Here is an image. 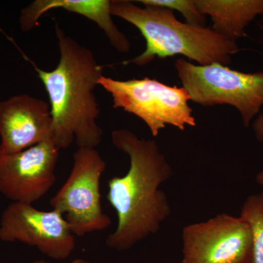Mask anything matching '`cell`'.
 <instances>
[{
	"mask_svg": "<svg viewBox=\"0 0 263 263\" xmlns=\"http://www.w3.org/2000/svg\"><path fill=\"white\" fill-rule=\"evenodd\" d=\"M114 146L129 157L130 166L122 177L109 179L107 195L118 223L108 235L109 248L124 252L156 234L171 208L160 186L174 174L172 167L155 140L140 138L129 129L111 133Z\"/></svg>",
	"mask_w": 263,
	"mask_h": 263,
	"instance_id": "obj_1",
	"label": "cell"
},
{
	"mask_svg": "<svg viewBox=\"0 0 263 263\" xmlns=\"http://www.w3.org/2000/svg\"><path fill=\"white\" fill-rule=\"evenodd\" d=\"M55 29L60 52L58 65L51 71L35 67L49 98L51 141L60 149L74 142L79 148H95L103 133L97 122L100 112L95 94L103 67L91 50L57 24Z\"/></svg>",
	"mask_w": 263,
	"mask_h": 263,
	"instance_id": "obj_2",
	"label": "cell"
},
{
	"mask_svg": "<svg viewBox=\"0 0 263 263\" xmlns=\"http://www.w3.org/2000/svg\"><path fill=\"white\" fill-rule=\"evenodd\" d=\"M112 15L136 27L146 41V49L124 65L143 67L155 58L182 56L199 65L219 63L228 66L232 57L240 51L232 41L211 27L183 23L174 12L160 7L144 8L127 0H111Z\"/></svg>",
	"mask_w": 263,
	"mask_h": 263,
	"instance_id": "obj_3",
	"label": "cell"
},
{
	"mask_svg": "<svg viewBox=\"0 0 263 263\" xmlns=\"http://www.w3.org/2000/svg\"><path fill=\"white\" fill-rule=\"evenodd\" d=\"M174 65L182 87L194 103L204 107H234L245 127L259 115L263 106V71L240 72L219 63L195 65L183 57Z\"/></svg>",
	"mask_w": 263,
	"mask_h": 263,
	"instance_id": "obj_4",
	"label": "cell"
},
{
	"mask_svg": "<svg viewBox=\"0 0 263 263\" xmlns=\"http://www.w3.org/2000/svg\"><path fill=\"white\" fill-rule=\"evenodd\" d=\"M98 85L113 99L114 108L122 109L141 119L154 137L167 125L184 131L186 126L196 127V119L183 87L168 85L155 79L143 78L116 80L102 76Z\"/></svg>",
	"mask_w": 263,
	"mask_h": 263,
	"instance_id": "obj_5",
	"label": "cell"
},
{
	"mask_svg": "<svg viewBox=\"0 0 263 263\" xmlns=\"http://www.w3.org/2000/svg\"><path fill=\"white\" fill-rule=\"evenodd\" d=\"M105 169L106 162L95 148H79L70 176L50 200L77 236L103 231L111 224L101 205L100 180Z\"/></svg>",
	"mask_w": 263,
	"mask_h": 263,
	"instance_id": "obj_6",
	"label": "cell"
},
{
	"mask_svg": "<svg viewBox=\"0 0 263 263\" xmlns=\"http://www.w3.org/2000/svg\"><path fill=\"white\" fill-rule=\"evenodd\" d=\"M181 263H252V235L240 216L220 214L184 227Z\"/></svg>",
	"mask_w": 263,
	"mask_h": 263,
	"instance_id": "obj_7",
	"label": "cell"
},
{
	"mask_svg": "<svg viewBox=\"0 0 263 263\" xmlns=\"http://www.w3.org/2000/svg\"><path fill=\"white\" fill-rule=\"evenodd\" d=\"M76 235L64 216L40 211L32 204L12 202L2 213L0 240L36 247L50 258L65 259L76 248Z\"/></svg>",
	"mask_w": 263,
	"mask_h": 263,
	"instance_id": "obj_8",
	"label": "cell"
},
{
	"mask_svg": "<svg viewBox=\"0 0 263 263\" xmlns=\"http://www.w3.org/2000/svg\"><path fill=\"white\" fill-rule=\"evenodd\" d=\"M60 148L51 141L7 155L0 152V194L12 202L32 204L56 181Z\"/></svg>",
	"mask_w": 263,
	"mask_h": 263,
	"instance_id": "obj_9",
	"label": "cell"
},
{
	"mask_svg": "<svg viewBox=\"0 0 263 263\" xmlns=\"http://www.w3.org/2000/svg\"><path fill=\"white\" fill-rule=\"evenodd\" d=\"M50 104L28 95L0 102V152L13 155L51 141Z\"/></svg>",
	"mask_w": 263,
	"mask_h": 263,
	"instance_id": "obj_10",
	"label": "cell"
},
{
	"mask_svg": "<svg viewBox=\"0 0 263 263\" xmlns=\"http://www.w3.org/2000/svg\"><path fill=\"white\" fill-rule=\"evenodd\" d=\"M110 0H35L22 9L21 29L29 32L39 26V19L48 10L62 8L94 22L105 33L110 45L120 53L130 51L129 40L112 19Z\"/></svg>",
	"mask_w": 263,
	"mask_h": 263,
	"instance_id": "obj_11",
	"label": "cell"
},
{
	"mask_svg": "<svg viewBox=\"0 0 263 263\" xmlns=\"http://www.w3.org/2000/svg\"><path fill=\"white\" fill-rule=\"evenodd\" d=\"M202 14L212 19L213 30L232 41L247 37L246 29L263 15V0H195Z\"/></svg>",
	"mask_w": 263,
	"mask_h": 263,
	"instance_id": "obj_12",
	"label": "cell"
},
{
	"mask_svg": "<svg viewBox=\"0 0 263 263\" xmlns=\"http://www.w3.org/2000/svg\"><path fill=\"white\" fill-rule=\"evenodd\" d=\"M240 216L248 223L252 231V263H263V192L247 197Z\"/></svg>",
	"mask_w": 263,
	"mask_h": 263,
	"instance_id": "obj_13",
	"label": "cell"
},
{
	"mask_svg": "<svg viewBox=\"0 0 263 263\" xmlns=\"http://www.w3.org/2000/svg\"><path fill=\"white\" fill-rule=\"evenodd\" d=\"M144 6L160 7L167 9L177 10L181 13L186 23L205 27L206 16L197 8L195 0H138Z\"/></svg>",
	"mask_w": 263,
	"mask_h": 263,
	"instance_id": "obj_14",
	"label": "cell"
},
{
	"mask_svg": "<svg viewBox=\"0 0 263 263\" xmlns=\"http://www.w3.org/2000/svg\"><path fill=\"white\" fill-rule=\"evenodd\" d=\"M252 125L256 139L263 144V114H259Z\"/></svg>",
	"mask_w": 263,
	"mask_h": 263,
	"instance_id": "obj_15",
	"label": "cell"
},
{
	"mask_svg": "<svg viewBox=\"0 0 263 263\" xmlns=\"http://www.w3.org/2000/svg\"><path fill=\"white\" fill-rule=\"evenodd\" d=\"M255 181L256 182L258 183L259 186H262L263 187V170L257 174L255 178Z\"/></svg>",
	"mask_w": 263,
	"mask_h": 263,
	"instance_id": "obj_16",
	"label": "cell"
},
{
	"mask_svg": "<svg viewBox=\"0 0 263 263\" xmlns=\"http://www.w3.org/2000/svg\"><path fill=\"white\" fill-rule=\"evenodd\" d=\"M32 263H50L48 262H46V261L43 260V259H41V260L34 261ZM72 263H89L87 262V261L84 260V259H78L74 260Z\"/></svg>",
	"mask_w": 263,
	"mask_h": 263,
	"instance_id": "obj_17",
	"label": "cell"
},
{
	"mask_svg": "<svg viewBox=\"0 0 263 263\" xmlns=\"http://www.w3.org/2000/svg\"><path fill=\"white\" fill-rule=\"evenodd\" d=\"M262 29H263V27H262Z\"/></svg>",
	"mask_w": 263,
	"mask_h": 263,
	"instance_id": "obj_18",
	"label": "cell"
}]
</instances>
